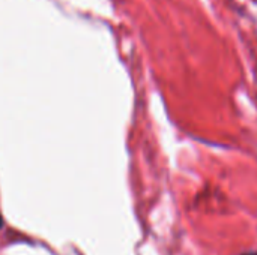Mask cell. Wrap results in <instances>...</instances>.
<instances>
[{"label": "cell", "mask_w": 257, "mask_h": 255, "mask_svg": "<svg viewBox=\"0 0 257 255\" xmlns=\"http://www.w3.org/2000/svg\"><path fill=\"white\" fill-rule=\"evenodd\" d=\"M242 255H257V252H247V254H242Z\"/></svg>", "instance_id": "cell-1"}]
</instances>
